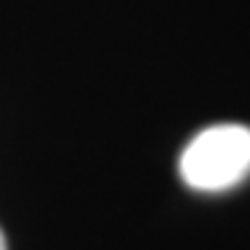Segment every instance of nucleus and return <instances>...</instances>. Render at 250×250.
<instances>
[{"label":"nucleus","instance_id":"obj_1","mask_svg":"<svg viewBox=\"0 0 250 250\" xmlns=\"http://www.w3.org/2000/svg\"><path fill=\"white\" fill-rule=\"evenodd\" d=\"M183 183L199 192H223L250 176V127L211 125L197 132L179 158Z\"/></svg>","mask_w":250,"mask_h":250},{"label":"nucleus","instance_id":"obj_2","mask_svg":"<svg viewBox=\"0 0 250 250\" xmlns=\"http://www.w3.org/2000/svg\"><path fill=\"white\" fill-rule=\"evenodd\" d=\"M0 250H7V241H5V236L0 232Z\"/></svg>","mask_w":250,"mask_h":250}]
</instances>
